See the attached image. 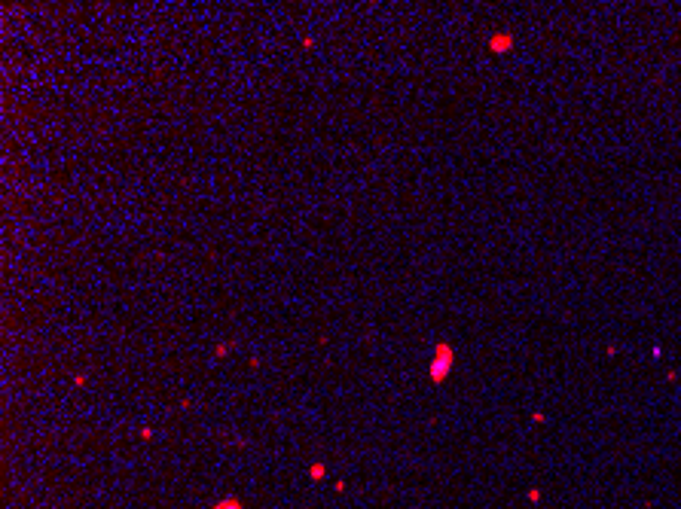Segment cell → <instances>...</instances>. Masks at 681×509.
Listing matches in <instances>:
<instances>
[{"label": "cell", "instance_id": "1", "mask_svg": "<svg viewBox=\"0 0 681 509\" xmlns=\"http://www.w3.org/2000/svg\"><path fill=\"white\" fill-rule=\"evenodd\" d=\"M455 366V351L449 342H437L434 345V357H431V366H428V379H431L434 384H443L449 379V372H453Z\"/></svg>", "mask_w": 681, "mask_h": 509}, {"label": "cell", "instance_id": "2", "mask_svg": "<svg viewBox=\"0 0 681 509\" xmlns=\"http://www.w3.org/2000/svg\"><path fill=\"white\" fill-rule=\"evenodd\" d=\"M510 49H514V34H507V31H498V34L489 37V52L501 55V52H510Z\"/></svg>", "mask_w": 681, "mask_h": 509}, {"label": "cell", "instance_id": "6", "mask_svg": "<svg viewBox=\"0 0 681 509\" xmlns=\"http://www.w3.org/2000/svg\"><path fill=\"white\" fill-rule=\"evenodd\" d=\"M141 439H144V442H147V439H153V430H150V427H144V430H141Z\"/></svg>", "mask_w": 681, "mask_h": 509}, {"label": "cell", "instance_id": "3", "mask_svg": "<svg viewBox=\"0 0 681 509\" xmlns=\"http://www.w3.org/2000/svg\"><path fill=\"white\" fill-rule=\"evenodd\" d=\"M211 509H244V503L239 497H224V500H217Z\"/></svg>", "mask_w": 681, "mask_h": 509}, {"label": "cell", "instance_id": "4", "mask_svg": "<svg viewBox=\"0 0 681 509\" xmlns=\"http://www.w3.org/2000/svg\"><path fill=\"white\" fill-rule=\"evenodd\" d=\"M309 476H312V479H315V482H321V479H324V476H327V467L318 460V464H312V467H309Z\"/></svg>", "mask_w": 681, "mask_h": 509}, {"label": "cell", "instance_id": "5", "mask_svg": "<svg viewBox=\"0 0 681 509\" xmlns=\"http://www.w3.org/2000/svg\"><path fill=\"white\" fill-rule=\"evenodd\" d=\"M229 348H233V342H220L217 348H214V357H217V360H224L226 354H229Z\"/></svg>", "mask_w": 681, "mask_h": 509}]
</instances>
